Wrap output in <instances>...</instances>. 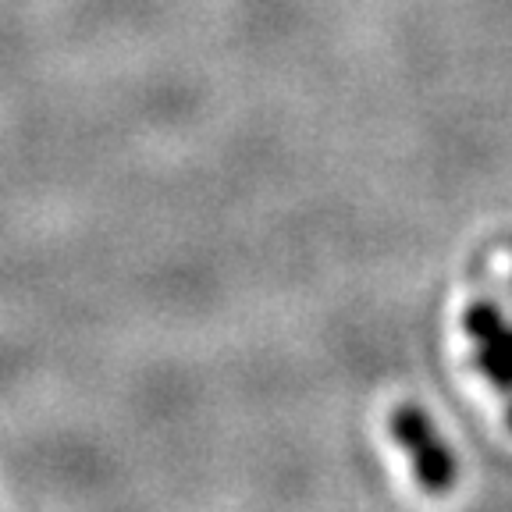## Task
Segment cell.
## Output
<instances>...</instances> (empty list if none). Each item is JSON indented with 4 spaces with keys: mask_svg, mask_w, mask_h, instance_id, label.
Returning <instances> with one entry per match:
<instances>
[{
    "mask_svg": "<svg viewBox=\"0 0 512 512\" xmlns=\"http://www.w3.org/2000/svg\"><path fill=\"white\" fill-rule=\"evenodd\" d=\"M388 431H392L395 445L406 448V456L416 473V488L424 491V495L445 498L448 491L456 488L459 463L424 406H416V402L395 406L388 413Z\"/></svg>",
    "mask_w": 512,
    "mask_h": 512,
    "instance_id": "6da1fadb",
    "label": "cell"
},
{
    "mask_svg": "<svg viewBox=\"0 0 512 512\" xmlns=\"http://www.w3.org/2000/svg\"><path fill=\"white\" fill-rule=\"evenodd\" d=\"M463 331L470 335L473 349H477L480 374L495 384V392L505 399L512 420V328L502 320V310L495 306V299H473L463 313Z\"/></svg>",
    "mask_w": 512,
    "mask_h": 512,
    "instance_id": "7a4b0ae2",
    "label": "cell"
}]
</instances>
